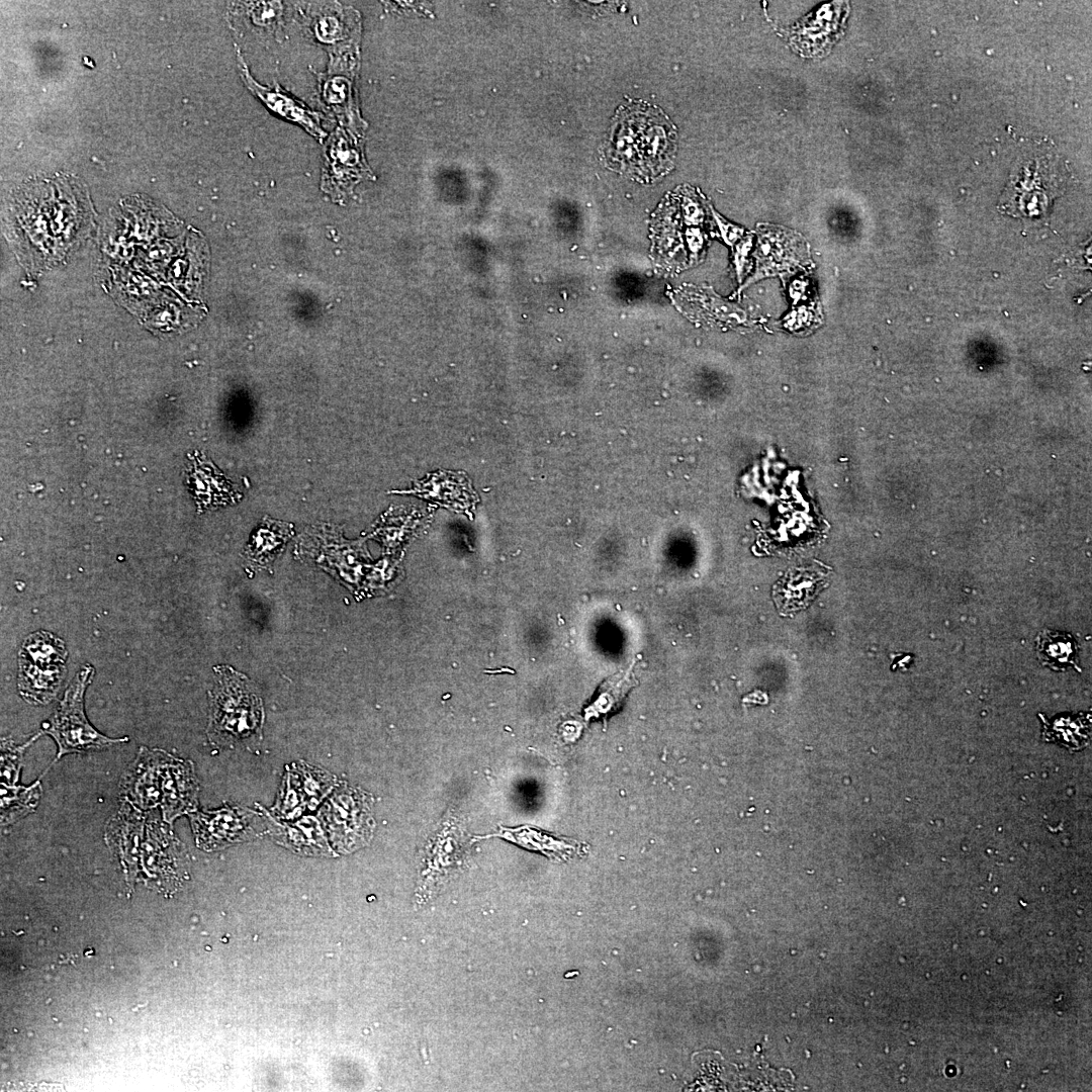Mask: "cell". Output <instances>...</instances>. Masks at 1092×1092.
Instances as JSON below:
<instances>
[{
	"label": "cell",
	"instance_id": "1",
	"mask_svg": "<svg viewBox=\"0 0 1092 1092\" xmlns=\"http://www.w3.org/2000/svg\"><path fill=\"white\" fill-rule=\"evenodd\" d=\"M675 152V130L658 108L630 103L619 109L606 143L614 169L650 180L666 172Z\"/></svg>",
	"mask_w": 1092,
	"mask_h": 1092
},
{
	"label": "cell",
	"instance_id": "2",
	"mask_svg": "<svg viewBox=\"0 0 1092 1092\" xmlns=\"http://www.w3.org/2000/svg\"><path fill=\"white\" fill-rule=\"evenodd\" d=\"M207 735L220 745H233L260 736L263 707L250 680L228 665L214 667Z\"/></svg>",
	"mask_w": 1092,
	"mask_h": 1092
},
{
	"label": "cell",
	"instance_id": "3",
	"mask_svg": "<svg viewBox=\"0 0 1092 1092\" xmlns=\"http://www.w3.org/2000/svg\"><path fill=\"white\" fill-rule=\"evenodd\" d=\"M93 674L91 664L83 665L68 686L54 715L41 725V732L52 736L58 744L57 758L68 753L107 748L128 740L127 737L109 738L87 720L84 695Z\"/></svg>",
	"mask_w": 1092,
	"mask_h": 1092
},
{
	"label": "cell",
	"instance_id": "4",
	"mask_svg": "<svg viewBox=\"0 0 1092 1092\" xmlns=\"http://www.w3.org/2000/svg\"><path fill=\"white\" fill-rule=\"evenodd\" d=\"M326 72L317 74V88L322 104L349 130L359 131L363 121L359 117L354 93V77L357 56L352 47L329 53Z\"/></svg>",
	"mask_w": 1092,
	"mask_h": 1092
},
{
	"label": "cell",
	"instance_id": "5",
	"mask_svg": "<svg viewBox=\"0 0 1092 1092\" xmlns=\"http://www.w3.org/2000/svg\"><path fill=\"white\" fill-rule=\"evenodd\" d=\"M298 15L310 39L333 52L351 47L359 33L357 13L338 2H301Z\"/></svg>",
	"mask_w": 1092,
	"mask_h": 1092
},
{
	"label": "cell",
	"instance_id": "6",
	"mask_svg": "<svg viewBox=\"0 0 1092 1092\" xmlns=\"http://www.w3.org/2000/svg\"><path fill=\"white\" fill-rule=\"evenodd\" d=\"M323 822L335 847L347 851L366 842L370 832V812L365 797L344 789L333 796L322 813Z\"/></svg>",
	"mask_w": 1092,
	"mask_h": 1092
},
{
	"label": "cell",
	"instance_id": "7",
	"mask_svg": "<svg viewBox=\"0 0 1092 1092\" xmlns=\"http://www.w3.org/2000/svg\"><path fill=\"white\" fill-rule=\"evenodd\" d=\"M322 189L331 198H344L362 175L368 173L362 152L343 128H336L325 145Z\"/></svg>",
	"mask_w": 1092,
	"mask_h": 1092
},
{
	"label": "cell",
	"instance_id": "8",
	"mask_svg": "<svg viewBox=\"0 0 1092 1092\" xmlns=\"http://www.w3.org/2000/svg\"><path fill=\"white\" fill-rule=\"evenodd\" d=\"M159 774L163 817L172 822L195 808L198 785L190 761L175 758L162 750H159Z\"/></svg>",
	"mask_w": 1092,
	"mask_h": 1092
},
{
	"label": "cell",
	"instance_id": "9",
	"mask_svg": "<svg viewBox=\"0 0 1092 1092\" xmlns=\"http://www.w3.org/2000/svg\"><path fill=\"white\" fill-rule=\"evenodd\" d=\"M238 68L247 88L270 110L279 116L302 126L309 134L324 141L327 132L323 128V116L312 111L300 100L284 91L279 85L262 86L251 75L240 51L237 53Z\"/></svg>",
	"mask_w": 1092,
	"mask_h": 1092
},
{
	"label": "cell",
	"instance_id": "10",
	"mask_svg": "<svg viewBox=\"0 0 1092 1092\" xmlns=\"http://www.w3.org/2000/svg\"><path fill=\"white\" fill-rule=\"evenodd\" d=\"M191 825L197 846L205 850L225 847L242 841L249 834V820L245 813L233 808L191 814Z\"/></svg>",
	"mask_w": 1092,
	"mask_h": 1092
},
{
	"label": "cell",
	"instance_id": "11",
	"mask_svg": "<svg viewBox=\"0 0 1092 1092\" xmlns=\"http://www.w3.org/2000/svg\"><path fill=\"white\" fill-rule=\"evenodd\" d=\"M122 782V794L135 809L148 811L161 803L159 749L141 747Z\"/></svg>",
	"mask_w": 1092,
	"mask_h": 1092
},
{
	"label": "cell",
	"instance_id": "12",
	"mask_svg": "<svg viewBox=\"0 0 1092 1092\" xmlns=\"http://www.w3.org/2000/svg\"><path fill=\"white\" fill-rule=\"evenodd\" d=\"M65 674V665L41 666L18 657L19 695L31 705H47L57 696Z\"/></svg>",
	"mask_w": 1092,
	"mask_h": 1092
},
{
	"label": "cell",
	"instance_id": "13",
	"mask_svg": "<svg viewBox=\"0 0 1092 1092\" xmlns=\"http://www.w3.org/2000/svg\"><path fill=\"white\" fill-rule=\"evenodd\" d=\"M824 584V576L819 572L789 573L778 581L772 597L782 614H792L808 607Z\"/></svg>",
	"mask_w": 1092,
	"mask_h": 1092
},
{
	"label": "cell",
	"instance_id": "14",
	"mask_svg": "<svg viewBox=\"0 0 1092 1092\" xmlns=\"http://www.w3.org/2000/svg\"><path fill=\"white\" fill-rule=\"evenodd\" d=\"M1036 653L1041 664L1053 670L1073 667L1081 672L1077 661L1078 644L1069 633L1043 630L1036 639Z\"/></svg>",
	"mask_w": 1092,
	"mask_h": 1092
},
{
	"label": "cell",
	"instance_id": "15",
	"mask_svg": "<svg viewBox=\"0 0 1092 1092\" xmlns=\"http://www.w3.org/2000/svg\"><path fill=\"white\" fill-rule=\"evenodd\" d=\"M235 12L244 24L256 34L278 36L284 16V5L279 1L239 2Z\"/></svg>",
	"mask_w": 1092,
	"mask_h": 1092
},
{
	"label": "cell",
	"instance_id": "16",
	"mask_svg": "<svg viewBox=\"0 0 1092 1092\" xmlns=\"http://www.w3.org/2000/svg\"><path fill=\"white\" fill-rule=\"evenodd\" d=\"M18 657L41 666L65 665L68 650L62 638L49 631L39 630L26 636Z\"/></svg>",
	"mask_w": 1092,
	"mask_h": 1092
},
{
	"label": "cell",
	"instance_id": "17",
	"mask_svg": "<svg viewBox=\"0 0 1092 1092\" xmlns=\"http://www.w3.org/2000/svg\"><path fill=\"white\" fill-rule=\"evenodd\" d=\"M1 825L8 826L32 812L40 798L41 787L35 782L29 787L1 783Z\"/></svg>",
	"mask_w": 1092,
	"mask_h": 1092
},
{
	"label": "cell",
	"instance_id": "18",
	"mask_svg": "<svg viewBox=\"0 0 1092 1092\" xmlns=\"http://www.w3.org/2000/svg\"><path fill=\"white\" fill-rule=\"evenodd\" d=\"M635 685L632 667L624 673L620 672L608 678L601 686L594 702L585 709V717H606L612 714L622 705L625 696Z\"/></svg>",
	"mask_w": 1092,
	"mask_h": 1092
},
{
	"label": "cell",
	"instance_id": "19",
	"mask_svg": "<svg viewBox=\"0 0 1092 1092\" xmlns=\"http://www.w3.org/2000/svg\"><path fill=\"white\" fill-rule=\"evenodd\" d=\"M288 537L289 527L266 524L254 536L249 546V555L258 562L270 561Z\"/></svg>",
	"mask_w": 1092,
	"mask_h": 1092
},
{
	"label": "cell",
	"instance_id": "20",
	"mask_svg": "<svg viewBox=\"0 0 1092 1092\" xmlns=\"http://www.w3.org/2000/svg\"><path fill=\"white\" fill-rule=\"evenodd\" d=\"M33 736L22 745H14L10 740H3L1 744V779L3 784L15 785L19 778L22 753L38 736Z\"/></svg>",
	"mask_w": 1092,
	"mask_h": 1092
},
{
	"label": "cell",
	"instance_id": "21",
	"mask_svg": "<svg viewBox=\"0 0 1092 1092\" xmlns=\"http://www.w3.org/2000/svg\"><path fill=\"white\" fill-rule=\"evenodd\" d=\"M1089 723L1081 716L1057 719L1052 726L1045 727L1048 737L1062 739L1067 743H1079L1087 738Z\"/></svg>",
	"mask_w": 1092,
	"mask_h": 1092
}]
</instances>
